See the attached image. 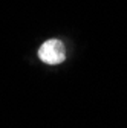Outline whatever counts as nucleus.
Masks as SVG:
<instances>
[{
    "label": "nucleus",
    "mask_w": 127,
    "mask_h": 128,
    "mask_svg": "<svg viewBox=\"0 0 127 128\" xmlns=\"http://www.w3.org/2000/svg\"><path fill=\"white\" fill-rule=\"evenodd\" d=\"M38 56L43 62L55 66V64H61L66 58V49L65 44L60 40H47L41 44L40 50H38Z\"/></svg>",
    "instance_id": "nucleus-1"
}]
</instances>
